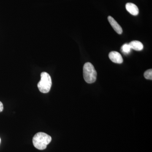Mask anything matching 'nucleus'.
I'll list each match as a JSON object with an SVG mask.
<instances>
[{"label": "nucleus", "mask_w": 152, "mask_h": 152, "mask_svg": "<svg viewBox=\"0 0 152 152\" xmlns=\"http://www.w3.org/2000/svg\"><path fill=\"white\" fill-rule=\"evenodd\" d=\"M3 109H4V107H3L2 103L0 102V112L2 111Z\"/></svg>", "instance_id": "9d476101"}, {"label": "nucleus", "mask_w": 152, "mask_h": 152, "mask_svg": "<svg viewBox=\"0 0 152 152\" xmlns=\"http://www.w3.org/2000/svg\"><path fill=\"white\" fill-rule=\"evenodd\" d=\"M51 78L49 74L46 72H43L41 74V80L38 84V88L41 92L48 93L51 88Z\"/></svg>", "instance_id": "7ed1b4c3"}, {"label": "nucleus", "mask_w": 152, "mask_h": 152, "mask_svg": "<svg viewBox=\"0 0 152 152\" xmlns=\"http://www.w3.org/2000/svg\"><path fill=\"white\" fill-rule=\"evenodd\" d=\"M131 49L136 51H141L144 46L142 42L138 41H133L129 44Z\"/></svg>", "instance_id": "0eeeda50"}, {"label": "nucleus", "mask_w": 152, "mask_h": 152, "mask_svg": "<svg viewBox=\"0 0 152 152\" xmlns=\"http://www.w3.org/2000/svg\"><path fill=\"white\" fill-rule=\"evenodd\" d=\"M51 140V137L49 135L45 133L39 132L33 137V145L37 149L45 150Z\"/></svg>", "instance_id": "f257e3e1"}, {"label": "nucleus", "mask_w": 152, "mask_h": 152, "mask_svg": "<svg viewBox=\"0 0 152 152\" xmlns=\"http://www.w3.org/2000/svg\"><path fill=\"white\" fill-rule=\"evenodd\" d=\"M108 20L109 23H110L111 26H112V27L118 34H122V28L113 17L110 16L108 17Z\"/></svg>", "instance_id": "39448f33"}, {"label": "nucleus", "mask_w": 152, "mask_h": 152, "mask_svg": "<svg viewBox=\"0 0 152 152\" xmlns=\"http://www.w3.org/2000/svg\"><path fill=\"white\" fill-rule=\"evenodd\" d=\"M83 70L84 78L86 83L91 84L96 81L97 72L92 64L89 62L86 63L84 65Z\"/></svg>", "instance_id": "f03ea898"}, {"label": "nucleus", "mask_w": 152, "mask_h": 152, "mask_svg": "<svg viewBox=\"0 0 152 152\" xmlns=\"http://www.w3.org/2000/svg\"><path fill=\"white\" fill-rule=\"evenodd\" d=\"M144 77L148 80H152V69L148 70L144 73Z\"/></svg>", "instance_id": "1a4fd4ad"}, {"label": "nucleus", "mask_w": 152, "mask_h": 152, "mask_svg": "<svg viewBox=\"0 0 152 152\" xmlns=\"http://www.w3.org/2000/svg\"><path fill=\"white\" fill-rule=\"evenodd\" d=\"M109 57L113 62L116 64H121L123 62V57L118 52L112 51L109 53Z\"/></svg>", "instance_id": "20e7f679"}, {"label": "nucleus", "mask_w": 152, "mask_h": 152, "mask_svg": "<svg viewBox=\"0 0 152 152\" xmlns=\"http://www.w3.org/2000/svg\"><path fill=\"white\" fill-rule=\"evenodd\" d=\"M126 8L127 11L131 15L134 16H137L138 15V8L134 4L132 3H127L126 4Z\"/></svg>", "instance_id": "423d86ee"}, {"label": "nucleus", "mask_w": 152, "mask_h": 152, "mask_svg": "<svg viewBox=\"0 0 152 152\" xmlns=\"http://www.w3.org/2000/svg\"><path fill=\"white\" fill-rule=\"evenodd\" d=\"M0 143H1V139H0Z\"/></svg>", "instance_id": "9b49d317"}, {"label": "nucleus", "mask_w": 152, "mask_h": 152, "mask_svg": "<svg viewBox=\"0 0 152 152\" xmlns=\"http://www.w3.org/2000/svg\"><path fill=\"white\" fill-rule=\"evenodd\" d=\"M121 50L124 54H128L132 50V49L130 47L129 44H125L123 45L121 48Z\"/></svg>", "instance_id": "6e6552de"}]
</instances>
